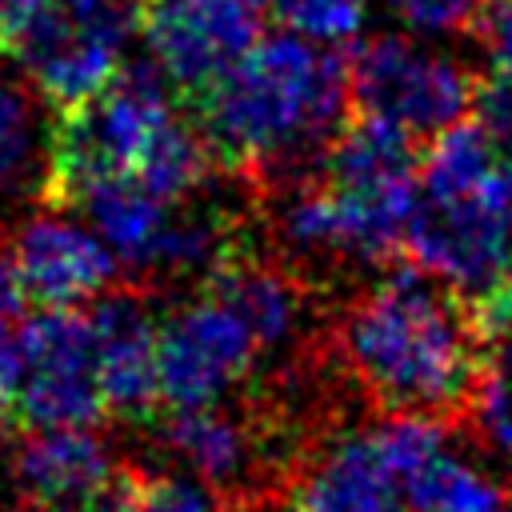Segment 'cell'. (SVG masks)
Listing matches in <instances>:
<instances>
[{"label": "cell", "instance_id": "obj_1", "mask_svg": "<svg viewBox=\"0 0 512 512\" xmlns=\"http://www.w3.org/2000/svg\"><path fill=\"white\" fill-rule=\"evenodd\" d=\"M328 340L372 408L440 424L476 416L500 356L472 300L412 260L364 284L336 312Z\"/></svg>", "mask_w": 512, "mask_h": 512}, {"label": "cell", "instance_id": "obj_2", "mask_svg": "<svg viewBox=\"0 0 512 512\" xmlns=\"http://www.w3.org/2000/svg\"><path fill=\"white\" fill-rule=\"evenodd\" d=\"M220 172L264 192L320 172L352 116L344 52H320L296 32L260 36L196 104Z\"/></svg>", "mask_w": 512, "mask_h": 512}, {"label": "cell", "instance_id": "obj_3", "mask_svg": "<svg viewBox=\"0 0 512 512\" xmlns=\"http://www.w3.org/2000/svg\"><path fill=\"white\" fill-rule=\"evenodd\" d=\"M176 100L156 60H132L96 96L56 112L44 204L68 212L84 188L136 176L160 128L172 120Z\"/></svg>", "mask_w": 512, "mask_h": 512}, {"label": "cell", "instance_id": "obj_4", "mask_svg": "<svg viewBox=\"0 0 512 512\" xmlns=\"http://www.w3.org/2000/svg\"><path fill=\"white\" fill-rule=\"evenodd\" d=\"M104 416L88 312L44 308L0 332V424L20 432L96 428Z\"/></svg>", "mask_w": 512, "mask_h": 512}, {"label": "cell", "instance_id": "obj_5", "mask_svg": "<svg viewBox=\"0 0 512 512\" xmlns=\"http://www.w3.org/2000/svg\"><path fill=\"white\" fill-rule=\"evenodd\" d=\"M404 260L472 304L512 292V156L456 188H420Z\"/></svg>", "mask_w": 512, "mask_h": 512}, {"label": "cell", "instance_id": "obj_6", "mask_svg": "<svg viewBox=\"0 0 512 512\" xmlns=\"http://www.w3.org/2000/svg\"><path fill=\"white\" fill-rule=\"evenodd\" d=\"M136 28L140 0H48L12 56L40 96L64 112L124 68V44Z\"/></svg>", "mask_w": 512, "mask_h": 512}, {"label": "cell", "instance_id": "obj_7", "mask_svg": "<svg viewBox=\"0 0 512 512\" xmlns=\"http://www.w3.org/2000/svg\"><path fill=\"white\" fill-rule=\"evenodd\" d=\"M348 96L356 112L384 116L420 144L460 124L476 104V84L464 64L420 52L404 36H372L344 52Z\"/></svg>", "mask_w": 512, "mask_h": 512}, {"label": "cell", "instance_id": "obj_8", "mask_svg": "<svg viewBox=\"0 0 512 512\" xmlns=\"http://www.w3.org/2000/svg\"><path fill=\"white\" fill-rule=\"evenodd\" d=\"M140 32L180 104H196L260 40L244 0H140Z\"/></svg>", "mask_w": 512, "mask_h": 512}, {"label": "cell", "instance_id": "obj_9", "mask_svg": "<svg viewBox=\"0 0 512 512\" xmlns=\"http://www.w3.org/2000/svg\"><path fill=\"white\" fill-rule=\"evenodd\" d=\"M260 344L244 320L200 292L160 316V396L164 408L220 404L256 368Z\"/></svg>", "mask_w": 512, "mask_h": 512}, {"label": "cell", "instance_id": "obj_10", "mask_svg": "<svg viewBox=\"0 0 512 512\" xmlns=\"http://www.w3.org/2000/svg\"><path fill=\"white\" fill-rule=\"evenodd\" d=\"M152 296L140 284H112L88 308L96 328V380L104 408L120 424H156L160 396V320H152Z\"/></svg>", "mask_w": 512, "mask_h": 512}, {"label": "cell", "instance_id": "obj_11", "mask_svg": "<svg viewBox=\"0 0 512 512\" xmlns=\"http://www.w3.org/2000/svg\"><path fill=\"white\" fill-rule=\"evenodd\" d=\"M12 252L28 300H36L40 308H72L88 296L108 292L120 268L112 248L84 224L68 220L64 208L28 216L12 236Z\"/></svg>", "mask_w": 512, "mask_h": 512}, {"label": "cell", "instance_id": "obj_12", "mask_svg": "<svg viewBox=\"0 0 512 512\" xmlns=\"http://www.w3.org/2000/svg\"><path fill=\"white\" fill-rule=\"evenodd\" d=\"M200 292L232 308L244 320V328L256 336L260 352L284 348L288 340H296L312 300V288L296 272H288L264 244H256L248 228L228 248V256L208 272Z\"/></svg>", "mask_w": 512, "mask_h": 512}, {"label": "cell", "instance_id": "obj_13", "mask_svg": "<svg viewBox=\"0 0 512 512\" xmlns=\"http://www.w3.org/2000/svg\"><path fill=\"white\" fill-rule=\"evenodd\" d=\"M288 504L300 512H400L404 484L384 464L372 432H340L300 464Z\"/></svg>", "mask_w": 512, "mask_h": 512}, {"label": "cell", "instance_id": "obj_14", "mask_svg": "<svg viewBox=\"0 0 512 512\" xmlns=\"http://www.w3.org/2000/svg\"><path fill=\"white\" fill-rule=\"evenodd\" d=\"M112 464V448L96 428H28L12 452V480L20 504L84 500Z\"/></svg>", "mask_w": 512, "mask_h": 512}, {"label": "cell", "instance_id": "obj_15", "mask_svg": "<svg viewBox=\"0 0 512 512\" xmlns=\"http://www.w3.org/2000/svg\"><path fill=\"white\" fill-rule=\"evenodd\" d=\"M56 108L24 72H0V196L44 200Z\"/></svg>", "mask_w": 512, "mask_h": 512}, {"label": "cell", "instance_id": "obj_16", "mask_svg": "<svg viewBox=\"0 0 512 512\" xmlns=\"http://www.w3.org/2000/svg\"><path fill=\"white\" fill-rule=\"evenodd\" d=\"M92 232L112 248V256L120 260V268L128 276H136L144 268V260L152 256L168 216H172V204L160 200L152 188H144L136 176H116V180H100L92 188H84L76 196V204Z\"/></svg>", "mask_w": 512, "mask_h": 512}, {"label": "cell", "instance_id": "obj_17", "mask_svg": "<svg viewBox=\"0 0 512 512\" xmlns=\"http://www.w3.org/2000/svg\"><path fill=\"white\" fill-rule=\"evenodd\" d=\"M404 508L408 512H504L508 496L496 480H488L472 464L440 452L404 484Z\"/></svg>", "mask_w": 512, "mask_h": 512}, {"label": "cell", "instance_id": "obj_18", "mask_svg": "<svg viewBox=\"0 0 512 512\" xmlns=\"http://www.w3.org/2000/svg\"><path fill=\"white\" fill-rule=\"evenodd\" d=\"M368 0H268V12L296 36L316 44L352 40L364 24Z\"/></svg>", "mask_w": 512, "mask_h": 512}, {"label": "cell", "instance_id": "obj_19", "mask_svg": "<svg viewBox=\"0 0 512 512\" xmlns=\"http://www.w3.org/2000/svg\"><path fill=\"white\" fill-rule=\"evenodd\" d=\"M384 8L412 32H476L484 0H384Z\"/></svg>", "mask_w": 512, "mask_h": 512}, {"label": "cell", "instance_id": "obj_20", "mask_svg": "<svg viewBox=\"0 0 512 512\" xmlns=\"http://www.w3.org/2000/svg\"><path fill=\"white\" fill-rule=\"evenodd\" d=\"M472 112L488 128V136L512 156V68H496L492 76H480Z\"/></svg>", "mask_w": 512, "mask_h": 512}, {"label": "cell", "instance_id": "obj_21", "mask_svg": "<svg viewBox=\"0 0 512 512\" xmlns=\"http://www.w3.org/2000/svg\"><path fill=\"white\" fill-rule=\"evenodd\" d=\"M216 500L204 484L168 476V472H148L144 496L136 504V512H212Z\"/></svg>", "mask_w": 512, "mask_h": 512}, {"label": "cell", "instance_id": "obj_22", "mask_svg": "<svg viewBox=\"0 0 512 512\" xmlns=\"http://www.w3.org/2000/svg\"><path fill=\"white\" fill-rule=\"evenodd\" d=\"M476 416H480L484 432L492 436V444L512 456V360L496 356V368H492V376L484 384Z\"/></svg>", "mask_w": 512, "mask_h": 512}, {"label": "cell", "instance_id": "obj_23", "mask_svg": "<svg viewBox=\"0 0 512 512\" xmlns=\"http://www.w3.org/2000/svg\"><path fill=\"white\" fill-rule=\"evenodd\" d=\"M476 40L484 44V52L492 56L496 68H512V0L488 4V8L480 12Z\"/></svg>", "mask_w": 512, "mask_h": 512}, {"label": "cell", "instance_id": "obj_24", "mask_svg": "<svg viewBox=\"0 0 512 512\" xmlns=\"http://www.w3.org/2000/svg\"><path fill=\"white\" fill-rule=\"evenodd\" d=\"M24 304H28V292H24V276H20L12 240L0 236V332L16 328L24 320Z\"/></svg>", "mask_w": 512, "mask_h": 512}, {"label": "cell", "instance_id": "obj_25", "mask_svg": "<svg viewBox=\"0 0 512 512\" xmlns=\"http://www.w3.org/2000/svg\"><path fill=\"white\" fill-rule=\"evenodd\" d=\"M48 0H0V52H12Z\"/></svg>", "mask_w": 512, "mask_h": 512}, {"label": "cell", "instance_id": "obj_26", "mask_svg": "<svg viewBox=\"0 0 512 512\" xmlns=\"http://www.w3.org/2000/svg\"><path fill=\"white\" fill-rule=\"evenodd\" d=\"M20 512H88L84 500H52V504H20Z\"/></svg>", "mask_w": 512, "mask_h": 512}, {"label": "cell", "instance_id": "obj_27", "mask_svg": "<svg viewBox=\"0 0 512 512\" xmlns=\"http://www.w3.org/2000/svg\"><path fill=\"white\" fill-rule=\"evenodd\" d=\"M244 4H252V8H260V4H268V0H244Z\"/></svg>", "mask_w": 512, "mask_h": 512}, {"label": "cell", "instance_id": "obj_28", "mask_svg": "<svg viewBox=\"0 0 512 512\" xmlns=\"http://www.w3.org/2000/svg\"><path fill=\"white\" fill-rule=\"evenodd\" d=\"M488 4H500V0H484V8H488Z\"/></svg>", "mask_w": 512, "mask_h": 512}, {"label": "cell", "instance_id": "obj_29", "mask_svg": "<svg viewBox=\"0 0 512 512\" xmlns=\"http://www.w3.org/2000/svg\"><path fill=\"white\" fill-rule=\"evenodd\" d=\"M288 512H300V508H292V504H288Z\"/></svg>", "mask_w": 512, "mask_h": 512}]
</instances>
